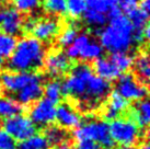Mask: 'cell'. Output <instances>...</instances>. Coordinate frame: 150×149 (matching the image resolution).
I'll use <instances>...</instances> for the list:
<instances>
[{"label":"cell","instance_id":"cell-28","mask_svg":"<svg viewBox=\"0 0 150 149\" xmlns=\"http://www.w3.org/2000/svg\"><path fill=\"white\" fill-rule=\"evenodd\" d=\"M48 146L50 145L44 135L34 134L25 140L21 141L17 149H47Z\"/></svg>","mask_w":150,"mask_h":149},{"label":"cell","instance_id":"cell-22","mask_svg":"<svg viewBox=\"0 0 150 149\" xmlns=\"http://www.w3.org/2000/svg\"><path fill=\"white\" fill-rule=\"evenodd\" d=\"M45 136L46 140L48 143V145L57 146L62 144L67 139V133L64 128L60 126H56V125H50L47 126L45 129Z\"/></svg>","mask_w":150,"mask_h":149},{"label":"cell","instance_id":"cell-2","mask_svg":"<svg viewBox=\"0 0 150 149\" xmlns=\"http://www.w3.org/2000/svg\"><path fill=\"white\" fill-rule=\"evenodd\" d=\"M99 38L103 50L112 54L128 53L134 45V26L126 16L118 13L99 31Z\"/></svg>","mask_w":150,"mask_h":149},{"label":"cell","instance_id":"cell-23","mask_svg":"<svg viewBox=\"0 0 150 149\" xmlns=\"http://www.w3.org/2000/svg\"><path fill=\"white\" fill-rule=\"evenodd\" d=\"M22 111V105L11 98L0 96V117H10L19 114Z\"/></svg>","mask_w":150,"mask_h":149},{"label":"cell","instance_id":"cell-34","mask_svg":"<svg viewBox=\"0 0 150 149\" xmlns=\"http://www.w3.org/2000/svg\"><path fill=\"white\" fill-rule=\"evenodd\" d=\"M138 7V0H121L120 2V10L128 14L134 9Z\"/></svg>","mask_w":150,"mask_h":149},{"label":"cell","instance_id":"cell-35","mask_svg":"<svg viewBox=\"0 0 150 149\" xmlns=\"http://www.w3.org/2000/svg\"><path fill=\"white\" fill-rule=\"evenodd\" d=\"M76 149H100V146L96 145V143H93V141L84 140V141H79L77 147H76Z\"/></svg>","mask_w":150,"mask_h":149},{"label":"cell","instance_id":"cell-13","mask_svg":"<svg viewBox=\"0 0 150 149\" xmlns=\"http://www.w3.org/2000/svg\"><path fill=\"white\" fill-rule=\"evenodd\" d=\"M23 18L14 8L0 9V32L17 35L23 29Z\"/></svg>","mask_w":150,"mask_h":149},{"label":"cell","instance_id":"cell-31","mask_svg":"<svg viewBox=\"0 0 150 149\" xmlns=\"http://www.w3.org/2000/svg\"><path fill=\"white\" fill-rule=\"evenodd\" d=\"M78 35V31L74 25H68L67 28L59 33L58 35V44L63 47H68L72 44L75 38Z\"/></svg>","mask_w":150,"mask_h":149},{"label":"cell","instance_id":"cell-4","mask_svg":"<svg viewBox=\"0 0 150 149\" xmlns=\"http://www.w3.org/2000/svg\"><path fill=\"white\" fill-rule=\"evenodd\" d=\"M74 138L78 143L84 140L93 141L103 149H113L115 145L110 134L108 124L101 120H90L81 124L74 132Z\"/></svg>","mask_w":150,"mask_h":149},{"label":"cell","instance_id":"cell-33","mask_svg":"<svg viewBox=\"0 0 150 149\" xmlns=\"http://www.w3.org/2000/svg\"><path fill=\"white\" fill-rule=\"evenodd\" d=\"M18 143L9 133L0 128V149H17Z\"/></svg>","mask_w":150,"mask_h":149},{"label":"cell","instance_id":"cell-29","mask_svg":"<svg viewBox=\"0 0 150 149\" xmlns=\"http://www.w3.org/2000/svg\"><path fill=\"white\" fill-rule=\"evenodd\" d=\"M43 7L53 16H64L67 13L66 0H43Z\"/></svg>","mask_w":150,"mask_h":149},{"label":"cell","instance_id":"cell-18","mask_svg":"<svg viewBox=\"0 0 150 149\" xmlns=\"http://www.w3.org/2000/svg\"><path fill=\"white\" fill-rule=\"evenodd\" d=\"M84 2L87 9L100 11L106 14L108 19L121 13L120 10L121 0H84Z\"/></svg>","mask_w":150,"mask_h":149},{"label":"cell","instance_id":"cell-7","mask_svg":"<svg viewBox=\"0 0 150 149\" xmlns=\"http://www.w3.org/2000/svg\"><path fill=\"white\" fill-rule=\"evenodd\" d=\"M4 129L19 141H23L36 134V126L29 116L21 113L7 117L4 121Z\"/></svg>","mask_w":150,"mask_h":149},{"label":"cell","instance_id":"cell-32","mask_svg":"<svg viewBox=\"0 0 150 149\" xmlns=\"http://www.w3.org/2000/svg\"><path fill=\"white\" fill-rule=\"evenodd\" d=\"M14 9L21 13H29L38 8L41 0H13Z\"/></svg>","mask_w":150,"mask_h":149},{"label":"cell","instance_id":"cell-38","mask_svg":"<svg viewBox=\"0 0 150 149\" xmlns=\"http://www.w3.org/2000/svg\"><path fill=\"white\" fill-rule=\"evenodd\" d=\"M139 149H150V147H149V145H148V143L145 141L144 144H142V146H140V148Z\"/></svg>","mask_w":150,"mask_h":149},{"label":"cell","instance_id":"cell-9","mask_svg":"<svg viewBox=\"0 0 150 149\" xmlns=\"http://www.w3.org/2000/svg\"><path fill=\"white\" fill-rule=\"evenodd\" d=\"M42 80V77L33 71H4L0 76V86L10 93H17L26 84Z\"/></svg>","mask_w":150,"mask_h":149},{"label":"cell","instance_id":"cell-19","mask_svg":"<svg viewBox=\"0 0 150 149\" xmlns=\"http://www.w3.org/2000/svg\"><path fill=\"white\" fill-rule=\"evenodd\" d=\"M130 116L139 128H146L150 122V104L148 100H139L130 111Z\"/></svg>","mask_w":150,"mask_h":149},{"label":"cell","instance_id":"cell-30","mask_svg":"<svg viewBox=\"0 0 150 149\" xmlns=\"http://www.w3.org/2000/svg\"><path fill=\"white\" fill-rule=\"evenodd\" d=\"M67 13L71 18H80L87 10L84 0H66Z\"/></svg>","mask_w":150,"mask_h":149},{"label":"cell","instance_id":"cell-41","mask_svg":"<svg viewBox=\"0 0 150 149\" xmlns=\"http://www.w3.org/2000/svg\"><path fill=\"white\" fill-rule=\"evenodd\" d=\"M0 89H1V86H0Z\"/></svg>","mask_w":150,"mask_h":149},{"label":"cell","instance_id":"cell-11","mask_svg":"<svg viewBox=\"0 0 150 149\" xmlns=\"http://www.w3.org/2000/svg\"><path fill=\"white\" fill-rule=\"evenodd\" d=\"M60 31V23L54 18H44L42 20L35 21L32 25L31 33L33 37L41 42H48L58 35Z\"/></svg>","mask_w":150,"mask_h":149},{"label":"cell","instance_id":"cell-25","mask_svg":"<svg viewBox=\"0 0 150 149\" xmlns=\"http://www.w3.org/2000/svg\"><path fill=\"white\" fill-rule=\"evenodd\" d=\"M84 22L93 28H103L106 22L108 21V18L106 14L96 11V10H91V9H87L86 12L83 13Z\"/></svg>","mask_w":150,"mask_h":149},{"label":"cell","instance_id":"cell-16","mask_svg":"<svg viewBox=\"0 0 150 149\" xmlns=\"http://www.w3.org/2000/svg\"><path fill=\"white\" fill-rule=\"evenodd\" d=\"M93 72L106 81L117 80L121 76V71L116 68L110 58L100 57L93 62Z\"/></svg>","mask_w":150,"mask_h":149},{"label":"cell","instance_id":"cell-36","mask_svg":"<svg viewBox=\"0 0 150 149\" xmlns=\"http://www.w3.org/2000/svg\"><path fill=\"white\" fill-rule=\"evenodd\" d=\"M140 9H142L144 11H147L149 12V9H150V0H140V4L138 6Z\"/></svg>","mask_w":150,"mask_h":149},{"label":"cell","instance_id":"cell-40","mask_svg":"<svg viewBox=\"0 0 150 149\" xmlns=\"http://www.w3.org/2000/svg\"><path fill=\"white\" fill-rule=\"evenodd\" d=\"M1 66H2V60L0 59V70H1Z\"/></svg>","mask_w":150,"mask_h":149},{"label":"cell","instance_id":"cell-12","mask_svg":"<svg viewBox=\"0 0 150 149\" xmlns=\"http://www.w3.org/2000/svg\"><path fill=\"white\" fill-rule=\"evenodd\" d=\"M43 66L45 67L47 74L52 77H59L63 76L70 69V59L64 52L60 50H53L50 54L45 56Z\"/></svg>","mask_w":150,"mask_h":149},{"label":"cell","instance_id":"cell-8","mask_svg":"<svg viewBox=\"0 0 150 149\" xmlns=\"http://www.w3.org/2000/svg\"><path fill=\"white\" fill-rule=\"evenodd\" d=\"M116 92L127 101H139L146 99L148 89L146 84L139 81L135 76L124 74L117 78Z\"/></svg>","mask_w":150,"mask_h":149},{"label":"cell","instance_id":"cell-17","mask_svg":"<svg viewBox=\"0 0 150 149\" xmlns=\"http://www.w3.org/2000/svg\"><path fill=\"white\" fill-rule=\"evenodd\" d=\"M17 94V102L23 105H29L31 103H34L35 101L41 99L43 95V84L42 80L33 81V82L26 84L24 88H22Z\"/></svg>","mask_w":150,"mask_h":149},{"label":"cell","instance_id":"cell-14","mask_svg":"<svg viewBox=\"0 0 150 149\" xmlns=\"http://www.w3.org/2000/svg\"><path fill=\"white\" fill-rule=\"evenodd\" d=\"M55 121L64 129H75L82 123L81 114L69 103H60L56 108Z\"/></svg>","mask_w":150,"mask_h":149},{"label":"cell","instance_id":"cell-6","mask_svg":"<svg viewBox=\"0 0 150 149\" xmlns=\"http://www.w3.org/2000/svg\"><path fill=\"white\" fill-rule=\"evenodd\" d=\"M110 134L114 143L121 146H133L140 137V131L130 118H115L108 125Z\"/></svg>","mask_w":150,"mask_h":149},{"label":"cell","instance_id":"cell-20","mask_svg":"<svg viewBox=\"0 0 150 149\" xmlns=\"http://www.w3.org/2000/svg\"><path fill=\"white\" fill-rule=\"evenodd\" d=\"M134 68L137 74L138 80L142 83H146L150 77V64L149 57L147 53H140L134 59Z\"/></svg>","mask_w":150,"mask_h":149},{"label":"cell","instance_id":"cell-3","mask_svg":"<svg viewBox=\"0 0 150 149\" xmlns=\"http://www.w3.org/2000/svg\"><path fill=\"white\" fill-rule=\"evenodd\" d=\"M46 56L45 47L33 36L17 41L16 48L9 57L8 67L12 71H32L43 66Z\"/></svg>","mask_w":150,"mask_h":149},{"label":"cell","instance_id":"cell-5","mask_svg":"<svg viewBox=\"0 0 150 149\" xmlns=\"http://www.w3.org/2000/svg\"><path fill=\"white\" fill-rule=\"evenodd\" d=\"M103 47L99 42L94 41L87 33L78 34L70 46L67 47V56L69 59H79L82 62H94L102 57Z\"/></svg>","mask_w":150,"mask_h":149},{"label":"cell","instance_id":"cell-39","mask_svg":"<svg viewBox=\"0 0 150 149\" xmlns=\"http://www.w3.org/2000/svg\"><path fill=\"white\" fill-rule=\"evenodd\" d=\"M117 149H136L134 146H121L120 148H117Z\"/></svg>","mask_w":150,"mask_h":149},{"label":"cell","instance_id":"cell-24","mask_svg":"<svg viewBox=\"0 0 150 149\" xmlns=\"http://www.w3.org/2000/svg\"><path fill=\"white\" fill-rule=\"evenodd\" d=\"M17 45V40L13 35L0 32V59L4 60L11 56Z\"/></svg>","mask_w":150,"mask_h":149},{"label":"cell","instance_id":"cell-15","mask_svg":"<svg viewBox=\"0 0 150 149\" xmlns=\"http://www.w3.org/2000/svg\"><path fill=\"white\" fill-rule=\"evenodd\" d=\"M108 96V100L103 110V116L105 120L113 121L118 118V116L128 109V101L124 99L121 94H118L116 91L112 92Z\"/></svg>","mask_w":150,"mask_h":149},{"label":"cell","instance_id":"cell-1","mask_svg":"<svg viewBox=\"0 0 150 149\" xmlns=\"http://www.w3.org/2000/svg\"><path fill=\"white\" fill-rule=\"evenodd\" d=\"M62 86L64 94L74 98L86 112L96 110L111 91L108 81L96 76L86 62L72 67Z\"/></svg>","mask_w":150,"mask_h":149},{"label":"cell","instance_id":"cell-26","mask_svg":"<svg viewBox=\"0 0 150 149\" xmlns=\"http://www.w3.org/2000/svg\"><path fill=\"white\" fill-rule=\"evenodd\" d=\"M110 59L121 72L128 71L134 65V57L128 53H114Z\"/></svg>","mask_w":150,"mask_h":149},{"label":"cell","instance_id":"cell-10","mask_svg":"<svg viewBox=\"0 0 150 149\" xmlns=\"http://www.w3.org/2000/svg\"><path fill=\"white\" fill-rule=\"evenodd\" d=\"M56 104L50 100L38 99L30 109V118L36 127H47L55 122Z\"/></svg>","mask_w":150,"mask_h":149},{"label":"cell","instance_id":"cell-27","mask_svg":"<svg viewBox=\"0 0 150 149\" xmlns=\"http://www.w3.org/2000/svg\"><path fill=\"white\" fill-rule=\"evenodd\" d=\"M127 18L129 19L132 25L134 26V30L144 29L148 24V19H149V12L144 11L142 9L137 7L134 9L130 13L127 14Z\"/></svg>","mask_w":150,"mask_h":149},{"label":"cell","instance_id":"cell-21","mask_svg":"<svg viewBox=\"0 0 150 149\" xmlns=\"http://www.w3.org/2000/svg\"><path fill=\"white\" fill-rule=\"evenodd\" d=\"M43 93L45 95V99L50 100V102H53L55 104L60 102L64 94L62 82L56 80V79L50 80L43 87Z\"/></svg>","mask_w":150,"mask_h":149},{"label":"cell","instance_id":"cell-37","mask_svg":"<svg viewBox=\"0 0 150 149\" xmlns=\"http://www.w3.org/2000/svg\"><path fill=\"white\" fill-rule=\"evenodd\" d=\"M55 149H71V146L69 143L64 141V143H62V144H59V145L56 146V148Z\"/></svg>","mask_w":150,"mask_h":149}]
</instances>
